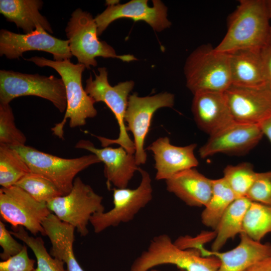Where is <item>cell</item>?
<instances>
[{
    "label": "cell",
    "instance_id": "cell-24",
    "mask_svg": "<svg viewBox=\"0 0 271 271\" xmlns=\"http://www.w3.org/2000/svg\"><path fill=\"white\" fill-rule=\"evenodd\" d=\"M43 4L40 0H1L0 13L25 34L32 32L38 26L53 33L50 24L40 13Z\"/></svg>",
    "mask_w": 271,
    "mask_h": 271
},
{
    "label": "cell",
    "instance_id": "cell-3",
    "mask_svg": "<svg viewBox=\"0 0 271 271\" xmlns=\"http://www.w3.org/2000/svg\"><path fill=\"white\" fill-rule=\"evenodd\" d=\"M186 86L193 95L202 92H224L231 85L228 54L210 44L198 47L184 67Z\"/></svg>",
    "mask_w": 271,
    "mask_h": 271
},
{
    "label": "cell",
    "instance_id": "cell-6",
    "mask_svg": "<svg viewBox=\"0 0 271 271\" xmlns=\"http://www.w3.org/2000/svg\"><path fill=\"white\" fill-rule=\"evenodd\" d=\"M98 71V74L94 73V79L90 75L86 80L85 90L95 102H103L111 110L117 120L119 132L118 137L116 139L94 136L100 142L103 147L117 144L128 153L134 154V143L128 136L124 120L129 94L134 87V82L132 80L126 81L111 86L108 80L107 69L99 67Z\"/></svg>",
    "mask_w": 271,
    "mask_h": 271
},
{
    "label": "cell",
    "instance_id": "cell-16",
    "mask_svg": "<svg viewBox=\"0 0 271 271\" xmlns=\"http://www.w3.org/2000/svg\"><path fill=\"white\" fill-rule=\"evenodd\" d=\"M263 135L258 124L233 122L210 135L199 153L202 158L219 153L243 154L254 147Z\"/></svg>",
    "mask_w": 271,
    "mask_h": 271
},
{
    "label": "cell",
    "instance_id": "cell-23",
    "mask_svg": "<svg viewBox=\"0 0 271 271\" xmlns=\"http://www.w3.org/2000/svg\"><path fill=\"white\" fill-rule=\"evenodd\" d=\"M261 51V50L242 49L227 53L232 85L246 87L267 86Z\"/></svg>",
    "mask_w": 271,
    "mask_h": 271
},
{
    "label": "cell",
    "instance_id": "cell-10",
    "mask_svg": "<svg viewBox=\"0 0 271 271\" xmlns=\"http://www.w3.org/2000/svg\"><path fill=\"white\" fill-rule=\"evenodd\" d=\"M142 179L136 189H113V207L107 212L94 214L90 223L95 233H99L110 227L131 221L136 215L152 199V180L148 172L139 167Z\"/></svg>",
    "mask_w": 271,
    "mask_h": 271
},
{
    "label": "cell",
    "instance_id": "cell-33",
    "mask_svg": "<svg viewBox=\"0 0 271 271\" xmlns=\"http://www.w3.org/2000/svg\"><path fill=\"white\" fill-rule=\"evenodd\" d=\"M246 197L251 202L271 205V171L257 173Z\"/></svg>",
    "mask_w": 271,
    "mask_h": 271
},
{
    "label": "cell",
    "instance_id": "cell-31",
    "mask_svg": "<svg viewBox=\"0 0 271 271\" xmlns=\"http://www.w3.org/2000/svg\"><path fill=\"white\" fill-rule=\"evenodd\" d=\"M15 185L40 202L47 203L63 195L51 181L32 172L24 176Z\"/></svg>",
    "mask_w": 271,
    "mask_h": 271
},
{
    "label": "cell",
    "instance_id": "cell-38",
    "mask_svg": "<svg viewBox=\"0 0 271 271\" xmlns=\"http://www.w3.org/2000/svg\"><path fill=\"white\" fill-rule=\"evenodd\" d=\"M263 133L271 143V114L259 124Z\"/></svg>",
    "mask_w": 271,
    "mask_h": 271
},
{
    "label": "cell",
    "instance_id": "cell-43",
    "mask_svg": "<svg viewBox=\"0 0 271 271\" xmlns=\"http://www.w3.org/2000/svg\"><path fill=\"white\" fill-rule=\"evenodd\" d=\"M178 271H186V270H183V269H179Z\"/></svg>",
    "mask_w": 271,
    "mask_h": 271
},
{
    "label": "cell",
    "instance_id": "cell-15",
    "mask_svg": "<svg viewBox=\"0 0 271 271\" xmlns=\"http://www.w3.org/2000/svg\"><path fill=\"white\" fill-rule=\"evenodd\" d=\"M153 7L147 0H131L123 4L108 6L95 18L100 36L113 21L120 19H130L135 21H143L153 29L161 32L171 26L168 19V9L160 0H153Z\"/></svg>",
    "mask_w": 271,
    "mask_h": 271
},
{
    "label": "cell",
    "instance_id": "cell-17",
    "mask_svg": "<svg viewBox=\"0 0 271 271\" xmlns=\"http://www.w3.org/2000/svg\"><path fill=\"white\" fill-rule=\"evenodd\" d=\"M75 148L90 152L104 163V174L108 188L111 184L117 188H126L136 171H138L134 155L128 153L120 146L98 149L90 141L81 140L77 143Z\"/></svg>",
    "mask_w": 271,
    "mask_h": 271
},
{
    "label": "cell",
    "instance_id": "cell-32",
    "mask_svg": "<svg viewBox=\"0 0 271 271\" xmlns=\"http://www.w3.org/2000/svg\"><path fill=\"white\" fill-rule=\"evenodd\" d=\"M27 138L15 124L10 104L0 103V144L10 147L25 145Z\"/></svg>",
    "mask_w": 271,
    "mask_h": 271
},
{
    "label": "cell",
    "instance_id": "cell-35",
    "mask_svg": "<svg viewBox=\"0 0 271 271\" xmlns=\"http://www.w3.org/2000/svg\"><path fill=\"white\" fill-rule=\"evenodd\" d=\"M5 224L0 221V245L3 249L1 258L3 260H7L11 256L19 253L23 248L24 245L16 241L12 236Z\"/></svg>",
    "mask_w": 271,
    "mask_h": 271
},
{
    "label": "cell",
    "instance_id": "cell-13",
    "mask_svg": "<svg viewBox=\"0 0 271 271\" xmlns=\"http://www.w3.org/2000/svg\"><path fill=\"white\" fill-rule=\"evenodd\" d=\"M30 51H41L53 55L54 60L70 59L72 55L69 41L57 38L49 34L41 26L30 33L21 34L10 31H0V55L8 59H18Z\"/></svg>",
    "mask_w": 271,
    "mask_h": 271
},
{
    "label": "cell",
    "instance_id": "cell-18",
    "mask_svg": "<svg viewBox=\"0 0 271 271\" xmlns=\"http://www.w3.org/2000/svg\"><path fill=\"white\" fill-rule=\"evenodd\" d=\"M240 241L234 248L225 252L209 250L203 244L193 249L202 256H214L220 261L218 271H244L255 262L271 255V243L256 241L244 233L240 234Z\"/></svg>",
    "mask_w": 271,
    "mask_h": 271
},
{
    "label": "cell",
    "instance_id": "cell-37",
    "mask_svg": "<svg viewBox=\"0 0 271 271\" xmlns=\"http://www.w3.org/2000/svg\"><path fill=\"white\" fill-rule=\"evenodd\" d=\"M244 271H271V255L255 262Z\"/></svg>",
    "mask_w": 271,
    "mask_h": 271
},
{
    "label": "cell",
    "instance_id": "cell-30",
    "mask_svg": "<svg viewBox=\"0 0 271 271\" xmlns=\"http://www.w3.org/2000/svg\"><path fill=\"white\" fill-rule=\"evenodd\" d=\"M223 173V178L236 198L246 196L257 175L252 165L249 163H242L235 166L228 165L225 168Z\"/></svg>",
    "mask_w": 271,
    "mask_h": 271
},
{
    "label": "cell",
    "instance_id": "cell-5",
    "mask_svg": "<svg viewBox=\"0 0 271 271\" xmlns=\"http://www.w3.org/2000/svg\"><path fill=\"white\" fill-rule=\"evenodd\" d=\"M65 32L72 56L87 69L97 66V57L117 58L127 62L137 60L133 55H118L110 45L100 41L94 18L89 13L80 9L72 13Z\"/></svg>",
    "mask_w": 271,
    "mask_h": 271
},
{
    "label": "cell",
    "instance_id": "cell-39",
    "mask_svg": "<svg viewBox=\"0 0 271 271\" xmlns=\"http://www.w3.org/2000/svg\"><path fill=\"white\" fill-rule=\"evenodd\" d=\"M118 4H119L118 1H115V0L106 1V5H107V6H113V5H117Z\"/></svg>",
    "mask_w": 271,
    "mask_h": 271
},
{
    "label": "cell",
    "instance_id": "cell-20",
    "mask_svg": "<svg viewBox=\"0 0 271 271\" xmlns=\"http://www.w3.org/2000/svg\"><path fill=\"white\" fill-rule=\"evenodd\" d=\"M191 109L198 126L210 136L235 122L224 92H202L194 94Z\"/></svg>",
    "mask_w": 271,
    "mask_h": 271
},
{
    "label": "cell",
    "instance_id": "cell-7",
    "mask_svg": "<svg viewBox=\"0 0 271 271\" xmlns=\"http://www.w3.org/2000/svg\"><path fill=\"white\" fill-rule=\"evenodd\" d=\"M11 147L20 154L32 172L51 181L63 195L71 190L77 174L92 165L101 163L93 154L65 159L26 145Z\"/></svg>",
    "mask_w": 271,
    "mask_h": 271
},
{
    "label": "cell",
    "instance_id": "cell-41",
    "mask_svg": "<svg viewBox=\"0 0 271 271\" xmlns=\"http://www.w3.org/2000/svg\"><path fill=\"white\" fill-rule=\"evenodd\" d=\"M269 46L271 47V26L270 28V32H269V41L268 45Z\"/></svg>",
    "mask_w": 271,
    "mask_h": 271
},
{
    "label": "cell",
    "instance_id": "cell-11",
    "mask_svg": "<svg viewBox=\"0 0 271 271\" xmlns=\"http://www.w3.org/2000/svg\"><path fill=\"white\" fill-rule=\"evenodd\" d=\"M51 213L46 203L15 185L0 189L1 216L13 228L21 226L33 235H45L42 224Z\"/></svg>",
    "mask_w": 271,
    "mask_h": 271
},
{
    "label": "cell",
    "instance_id": "cell-12",
    "mask_svg": "<svg viewBox=\"0 0 271 271\" xmlns=\"http://www.w3.org/2000/svg\"><path fill=\"white\" fill-rule=\"evenodd\" d=\"M174 100V95L167 92L144 97L137 93L129 95L124 120L127 124V130L131 131L133 137L134 155L138 166L147 161L145 141L154 114L159 108L172 107Z\"/></svg>",
    "mask_w": 271,
    "mask_h": 271
},
{
    "label": "cell",
    "instance_id": "cell-26",
    "mask_svg": "<svg viewBox=\"0 0 271 271\" xmlns=\"http://www.w3.org/2000/svg\"><path fill=\"white\" fill-rule=\"evenodd\" d=\"M236 199L223 177L212 179L211 196L201 215L203 225L215 230L224 212Z\"/></svg>",
    "mask_w": 271,
    "mask_h": 271
},
{
    "label": "cell",
    "instance_id": "cell-25",
    "mask_svg": "<svg viewBox=\"0 0 271 271\" xmlns=\"http://www.w3.org/2000/svg\"><path fill=\"white\" fill-rule=\"evenodd\" d=\"M251 203L250 200L244 197L236 198L230 205L214 230L212 251H220L228 240L243 233L244 217Z\"/></svg>",
    "mask_w": 271,
    "mask_h": 271
},
{
    "label": "cell",
    "instance_id": "cell-22",
    "mask_svg": "<svg viewBox=\"0 0 271 271\" xmlns=\"http://www.w3.org/2000/svg\"><path fill=\"white\" fill-rule=\"evenodd\" d=\"M45 235L51 245L50 254L63 261L67 271H84L76 260L73 251L75 228L51 213L42 222Z\"/></svg>",
    "mask_w": 271,
    "mask_h": 271
},
{
    "label": "cell",
    "instance_id": "cell-8",
    "mask_svg": "<svg viewBox=\"0 0 271 271\" xmlns=\"http://www.w3.org/2000/svg\"><path fill=\"white\" fill-rule=\"evenodd\" d=\"M24 96H35L48 100L61 112L66 109L65 88L61 78L54 75L1 70L0 103L10 104L14 99Z\"/></svg>",
    "mask_w": 271,
    "mask_h": 271
},
{
    "label": "cell",
    "instance_id": "cell-42",
    "mask_svg": "<svg viewBox=\"0 0 271 271\" xmlns=\"http://www.w3.org/2000/svg\"><path fill=\"white\" fill-rule=\"evenodd\" d=\"M150 271H160V270L152 268Z\"/></svg>",
    "mask_w": 271,
    "mask_h": 271
},
{
    "label": "cell",
    "instance_id": "cell-44",
    "mask_svg": "<svg viewBox=\"0 0 271 271\" xmlns=\"http://www.w3.org/2000/svg\"><path fill=\"white\" fill-rule=\"evenodd\" d=\"M270 90H271V87H270Z\"/></svg>",
    "mask_w": 271,
    "mask_h": 271
},
{
    "label": "cell",
    "instance_id": "cell-9",
    "mask_svg": "<svg viewBox=\"0 0 271 271\" xmlns=\"http://www.w3.org/2000/svg\"><path fill=\"white\" fill-rule=\"evenodd\" d=\"M103 197L79 178L75 179L72 188L66 195L47 203L52 213L61 221L73 226L81 236L88 232L87 225L95 213L104 211Z\"/></svg>",
    "mask_w": 271,
    "mask_h": 271
},
{
    "label": "cell",
    "instance_id": "cell-36",
    "mask_svg": "<svg viewBox=\"0 0 271 271\" xmlns=\"http://www.w3.org/2000/svg\"><path fill=\"white\" fill-rule=\"evenodd\" d=\"M261 54L265 82L271 87V47L266 46L261 50Z\"/></svg>",
    "mask_w": 271,
    "mask_h": 271
},
{
    "label": "cell",
    "instance_id": "cell-27",
    "mask_svg": "<svg viewBox=\"0 0 271 271\" xmlns=\"http://www.w3.org/2000/svg\"><path fill=\"white\" fill-rule=\"evenodd\" d=\"M31 172L26 163L15 149L0 144V185L2 187L15 185Z\"/></svg>",
    "mask_w": 271,
    "mask_h": 271
},
{
    "label": "cell",
    "instance_id": "cell-29",
    "mask_svg": "<svg viewBox=\"0 0 271 271\" xmlns=\"http://www.w3.org/2000/svg\"><path fill=\"white\" fill-rule=\"evenodd\" d=\"M242 233L257 241L271 233V205L251 202L244 217Z\"/></svg>",
    "mask_w": 271,
    "mask_h": 271
},
{
    "label": "cell",
    "instance_id": "cell-2",
    "mask_svg": "<svg viewBox=\"0 0 271 271\" xmlns=\"http://www.w3.org/2000/svg\"><path fill=\"white\" fill-rule=\"evenodd\" d=\"M39 67H49L55 70L63 81L66 99L67 107L62 120L51 128L53 134L64 140V127L67 119L69 126L74 128L86 124V119L95 117L97 113L94 107V100L83 88L82 76L86 67L77 63L74 64L70 59L55 61L43 57L34 56L26 59Z\"/></svg>",
    "mask_w": 271,
    "mask_h": 271
},
{
    "label": "cell",
    "instance_id": "cell-4",
    "mask_svg": "<svg viewBox=\"0 0 271 271\" xmlns=\"http://www.w3.org/2000/svg\"><path fill=\"white\" fill-rule=\"evenodd\" d=\"M163 264H173L186 271H218L219 259L203 256L196 249L177 246L166 234L153 237L144 250L132 263L130 271H149Z\"/></svg>",
    "mask_w": 271,
    "mask_h": 271
},
{
    "label": "cell",
    "instance_id": "cell-28",
    "mask_svg": "<svg viewBox=\"0 0 271 271\" xmlns=\"http://www.w3.org/2000/svg\"><path fill=\"white\" fill-rule=\"evenodd\" d=\"M12 228L11 233L29 246L36 256L37 266L33 271H67L64 268L63 261L53 257L48 252L41 237L30 236L21 226Z\"/></svg>",
    "mask_w": 271,
    "mask_h": 271
},
{
    "label": "cell",
    "instance_id": "cell-40",
    "mask_svg": "<svg viewBox=\"0 0 271 271\" xmlns=\"http://www.w3.org/2000/svg\"><path fill=\"white\" fill-rule=\"evenodd\" d=\"M267 5L271 18V0H266Z\"/></svg>",
    "mask_w": 271,
    "mask_h": 271
},
{
    "label": "cell",
    "instance_id": "cell-19",
    "mask_svg": "<svg viewBox=\"0 0 271 271\" xmlns=\"http://www.w3.org/2000/svg\"><path fill=\"white\" fill-rule=\"evenodd\" d=\"M196 146V144L185 147L174 146L167 137L154 141L146 150L154 154L156 179L166 180L180 172L197 167L199 163L194 153Z\"/></svg>",
    "mask_w": 271,
    "mask_h": 271
},
{
    "label": "cell",
    "instance_id": "cell-14",
    "mask_svg": "<svg viewBox=\"0 0 271 271\" xmlns=\"http://www.w3.org/2000/svg\"><path fill=\"white\" fill-rule=\"evenodd\" d=\"M224 94L235 122L259 125L271 114V90L267 86L246 87L231 84Z\"/></svg>",
    "mask_w": 271,
    "mask_h": 271
},
{
    "label": "cell",
    "instance_id": "cell-1",
    "mask_svg": "<svg viewBox=\"0 0 271 271\" xmlns=\"http://www.w3.org/2000/svg\"><path fill=\"white\" fill-rule=\"evenodd\" d=\"M270 19L266 0L240 1L228 17L227 32L215 50L225 53L262 50L268 44Z\"/></svg>",
    "mask_w": 271,
    "mask_h": 271
},
{
    "label": "cell",
    "instance_id": "cell-21",
    "mask_svg": "<svg viewBox=\"0 0 271 271\" xmlns=\"http://www.w3.org/2000/svg\"><path fill=\"white\" fill-rule=\"evenodd\" d=\"M167 190L186 204L193 207L205 206L212 191V179L191 168L180 172L166 180Z\"/></svg>",
    "mask_w": 271,
    "mask_h": 271
},
{
    "label": "cell",
    "instance_id": "cell-34",
    "mask_svg": "<svg viewBox=\"0 0 271 271\" xmlns=\"http://www.w3.org/2000/svg\"><path fill=\"white\" fill-rule=\"evenodd\" d=\"M35 261L29 257L27 246L18 254L0 262V271H33Z\"/></svg>",
    "mask_w": 271,
    "mask_h": 271
}]
</instances>
